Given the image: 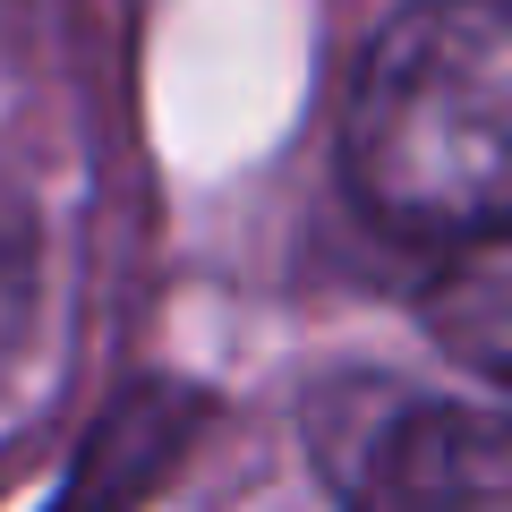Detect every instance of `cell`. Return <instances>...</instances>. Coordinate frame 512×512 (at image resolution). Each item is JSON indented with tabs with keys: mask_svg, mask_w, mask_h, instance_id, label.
Returning a JSON list of instances; mask_svg holds the SVG:
<instances>
[{
	"mask_svg": "<svg viewBox=\"0 0 512 512\" xmlns=\"http://www.w3.org/2000/svg\"><path fill=\"white\" fill-rule=\"evenodd\" d=\"M342 180L367 222L427 248L504 239L512 18L504 0H419L367 43L342 103Z\"/></svg>",
	"mask_w": 512,
	"mask_h": 512,
	"instance_id": "6da1fadb",
	"label": "cell"
},
{
	"mask_svg": "<svg viewBox=\"0 0 512 512\" xmlns=\"http://www.w3.org/2000/svg\"><path fill=\"white\" fill-rule=\"evenodd\" d=\"M308 453L342 512H512V444L487 402L342 376L308 402Z\"/></svg>",
	"mask_w": 512,
	"mask_h": 512,
	"instance_id": "7a4b0ae2",
	"label": "cell"
},
{
	"mask_svg": "<svg viewBox=\"0 0 512 512\" xmlns=\"http://www.w3.org/2000/svg\"><path fill=\"white\" fill-rule=\"evenodd\" d=\"M188 419H197V410H188L180 393H128V402L86 436V453H77V470H69V487H60L52 512H137L163 487V470L180 461Z\"/></svg>",
	"mask_w": 512,
	"mask_h": 512,
	"instance_id": "3957f363",
	"label": "cell"
},
{
	"mask_svg": "<svg viewBox=\"0 0 512 512\" xmlns=\"http://www.w3.org/2000/svg\"><path fill=\"white\" fill-rule=\"evenodd\" d=\"M504 239H478V248H453L444 265V291L436 299H461V308H436L444 342L478 367V376H504V265H495Z\"/></svg>",
	"mask_w": 512,
	"mask_h": 512,
	"instance_id": "277c9868",
	"label": "cell"
},
{
	"mask_svg": "<svg viewBox=\"0 0 512 512\" xmlns=\"http://www.w3.org/2000/svg\"><path fill=\"white\" fill-rule=\"evenodd\" d=\"M35 325V231L18 205H0V367Z\"/></svg>",
	"mask_w": 512,
	"mask_h": 512,
	"instance_id": "5b68a950",
	"label": "cell"
},
{
	"mask_svg": "<svg viewBox=\"0 0 512 512\" xmlns=\"http://www.w3.org/2000/svg\"><path fill=\"white\" fill-rule=\"evenodd\" d=\"M26 18H35V0H0V60H18V43H26Z\"/></svg>",
	"mask_w": 512,
	"mask_h": 512,
	"instance_id": "8992f818",
	"label": "cell"
}]
</instances>
